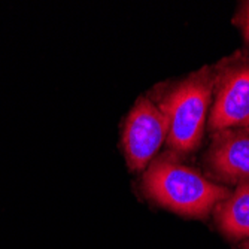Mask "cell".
Masks as SVG:
<instances>
[{
  "label": "cell",
  "mask_w": 249,
  "mask_h": 249,
  "mask_svg": "<svg viewBox=\"0 0 249 249\" xmlns=\"http://www.w3.org/2000/svg\"><path fill=\"white\" fill-rule=\"evenodd\" d=\"M221 230L233 239L249 237V185H239L216 206Z\"/></svg>",
  "instance_id": "cell-6"
},
{
  "label": "cell",
  "mask_w": 249,
  "mask_h": 249,
  "mask_svg": "<svg viewBox=\"0 0 249 249\" xmlns=\"http://www.w3.org/2000/svg\"><path fill=\"white\" fill-rule=\"evenodd\" d=\"M213 76L211 131L249 127V54L236 53L221 60L213 67Z\"/></svg>",
  "instance_id": "cell-3"
},
{
  "label": "cell",
  "mask_w": 249,
  "mask_h": 249,
  "mask_svg": "<svg viewBox=\"0 0 249 249\" xmlns=\"http://www.w3.org/2000/svg\"><path fill=\"white\" fill-rule=\"evenodd\" d=\"M213 81L212 67H201L185 79L167 87L157 103L169 125L166 143L175 154H190L198 148L205 133Z\"/></svg>",
  "instance_id": "cell-2"
},
{
  "label": "cell",
  "mask_w": 249,
  "mask_h": 249,
  "mask_svg": "<svg viewBox=\"0 0 249 249\" xmlns=\"http://www.w3.org/2000/svg\"><path fill=\"white\" fill-rule=\"evenodd\" d=\"M206 163L222 182L249 185V127L215 133Z\"/></svg>",
  "instance_id": "cell-5"
},
{
  "label": "cell",
  "mask_w": 249,
  "mask_h": 249,
  "mask_svg": "<svg viewBox=\"0 0 249 249\" xmlns=\"http://www.w3.org/2000/svg\"><path fill=\"white\" fill-rule=\"evenodd\" d=\"M142 190L157 205L179 215L196 218H205L230 196L225 187L206 179L167 152L154 158L146 167Z\"/></svg>",
  "instance_id": "cell-1"
},
{
  "label": "cell",
  "mask_w": 249,
  "mask_h": 249,
  "mask_svg": "<svg viewBox=\"0 0 249 249\" xmlns=\"http://www.w3.org/2000/svg\"><path fill=\"white\" fill-rule=\"evenodd\" d=\"M243 30H245V36L249 42V6L246 8L245 15H243Z\"/></svg>",
  "instance_id": "cell-7"
},
{
  "label": "cell",
  "mask_w": 249,
  "mask_h": 249,
  "mask_svg": "<svg viewBox=\"0 0 249 249\" xmlns=\"http://www.w3.org/2000/svg\"><path fill=\"white\" fill-rule=\"evenodd\" d=\"M167 120L148 96L139 97L124 123L123 149L130 170L145 172L167 138Z\"/></svg>",
  "instance_id": "cell-4"
},
{
  "label": "cell",
  "mask_w": 249,
  "mask_h": 249,
  "mask_svg": "<svg viewBox=\"0 0 249 249\" xmlns=\"http://www.w3.org/2000/svg\"><path fill=\"white\" fill-rule=\"evenodd\" d=\"M243 249H249V242H248V243L245 245V248H243Z\"/></svg>",
  "instance_id": "cell-8"
}]
</instances>
